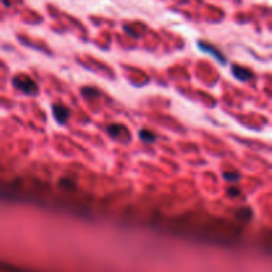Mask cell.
<instances>
[{
    "mask_svg": "<svg viewBox=\"0 0 272 272\" xmlns=\"http://www.w3.org/2000/svg\"><path fill=\"white\" fill-rule=\"evenodd\" d=\"M199 47H201L202 51H204V52H208L211 53V55L214 56L217 60H219L222 64H224V61H226V58H224V56L222 55V53L219 52V51H217V49L214 48V47L208 46V44H204V43H199Z\"/></svg>",
    "mask_w": 272,
    "mask_h": 272,
    "instance_id": "4",
    "label": "cell"
},
{
    "mask_svg": "<svg viewBox=\"0 0 272 272\" xmlns=\"http://www.w3.org/2000/svg\"><path fill=\"white\" fill-rule=\"evenodd\" d=\"M231 71H233V75L239 80V81H248L249 78L253 77L251 72L248 69L243 68V67H239V65H233L231 67Z\"/></svg>",
    "mask_w": 272,
    "mask_h": 272,
    "instance_id": "3",
    "label": "cell"
},
{
    "mask_svg": "<svg viewBox=\"0 0 272 272\" xmlns=\"http://www.w3.org/2000/svg\"><path fill=\"white\" fill-rule=\"evenodd\" d=\"M53 116H55L56 121H57L58 123L64 125V123L68 121L69 116H71V112H69L68 108L64 107V105H55V107H53Z\"/></svg>",
    "mask_w": 272,
    "mask_h": 272,
    "instance_id": "2",
    "label": "cell"
},
{
    "mask_svg": "<svg viewBox=\"0 0 272 272\" xmlns=\"http://www.w3.org/2000/svg\"><path fill=\"white\" fill-rule=\"evenodd\" d=\"M13 85L26 94H35L36 92L39 91V88H37V85L35 84L32 78L26 75L16 76L13 78Z\"/></svg>",
    "mask_w": 272,
    "mask_h": 272,
    "instance_id": "1",
    "label": "cell"
},
{
    "mask_svg": "<svg viewBox=\"0 0 272 272\" xmlns=\"http://www.w3.org/2000/svg\"><path fill=\"white\" fill-rule=\"evenodd\" d=\"M224 177H226L227 181L230 182H237L240 179V174L237 172H230V173H224Z\"/></svg>",
    "mask_w": 272,
    "mask_h": 272,
    "instance_id": "7",
    "label": "cell"
},
{
    "mask_svg": "<svg viewBox=\"0 0 272 272\" xmlns=\"http://www.w3.org/2000/svg\"><path fill=\"white\" fill-rule=\"evenodd\" d=\"M122 130H125V128H122L121 125H110V127L108 128V133L116 138V137L120 136V133L122 132Z\"/></svg>",
    "mask_w": 272,
    "mask_h": 272,
    "instance_id": "6",
    "label": "cell"
},
{
    "mask_svg": "<svg viewBox=\"0 0 272 272\" xmlns=\"http://www.w3.org/2000/svg\"><path fill=\"white\" fill-rule=\"evenodd\" d=\"M139 138L145 141V142H153V141L156 139V134L148 129H142L139 132Z\"/></svg>",
    "mask_w": 272,
    "mask_h": 272,
    "instance_id": "5",
    "label": "cell"
}]
</instances>
